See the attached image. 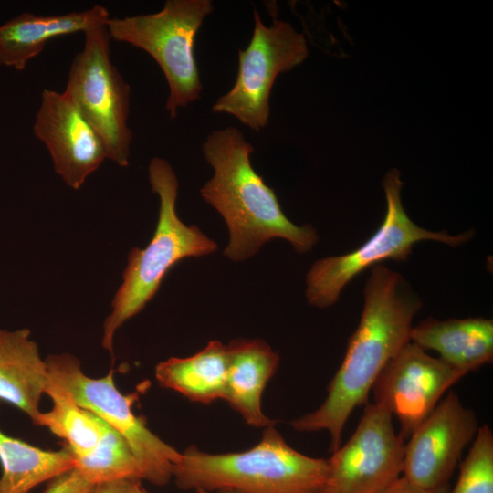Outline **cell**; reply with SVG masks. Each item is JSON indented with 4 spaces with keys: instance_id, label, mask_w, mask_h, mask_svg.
Masks as SVG:
<instances>
[{
    "instance_id": "obj_1",
    "label": "cell",
    "mask_w": 493,
    "mask_h": 493,
    "mask_svg": "<svg viewBox=\"0 0 493 493\" xmlns=\"http://www.w3.org/2000/svg\"><path fill=\"white\" fill-rule=\"evenodd\" d=\"M363 309L350 337L344 359L327 388V397L315 411L291 422L299 432L326 430L332 453L353 410L368 403L382 371L411 341L414 317L422 307L404 277L383 265L371 268L363 289Z\"/></svg>"
},
{
    "instance_id": "obj_2",
    "label": "cell",
    "mask_w": 493,
    "mask_h": 493,
    "mask_svg": "<svg viewBox=\"0 0 493 493\" xmlns=\"http://www.w3.org/2000/svg\"><path fill=\"white\" fill-rule=\"evenodd\" d=\"M253 152L243 132L232 126L213 131L202 144L214 174L200 194L227 226L229 242L224 255L243 261L274 238L287 240L299 254L309 252L319 240L316 229L309 224L297 226L287 217L274 190L253 168Z\"/></svg>"
},
{
    "instance_id": "obj_3",
    "label": "cell",
    "mask_w": 493,
    "mask_h": 493,
    "mask_svg": "<svg viewBox=\"0 0 493 493\" xmlns=\"http://www.w3.org/2000/svg\"><path fill=\"white\" fill-rule=\"evenodd\" d=\"M328 472V459L295 450L275 425L266 427L261 440L248 450L209 454L191 446L173 467L179 488L210 492L320 493Z\"/></svg>"
},
{
    "instance_id": "obj_4",
    "label": "cell",
    "mask_w": 493,
    "mask_h": 493,
    "mask_svg": "<svg viewBox=\"0 0 493 493\" xmlns=\"http://www.w3.org/2000/svg\"><path fill=\"white\" fill-rule=\"evenodd\" d=\"M148 175L151 188L160 201L158 222L150 243L129 252L122 283L113 297L111 312L105 319L102 346L111 354L116 330L154 297L167 272L185 257L209 255L217 248V244L197 226H187L179 218V183L169 162L153 157Z\"/></svg>"
},
{
    "instance_id": "obj_5",
    "label": "cell",
    "mask_w": 493,
    "mask_h": 493,
    "mask_svg": "<svg viewBox=\"0 0 493 493\" xmlns=\"http://www.w3.org/2000/svg\"><path fill=\"white\" fill-rule=\"evenodd\" d=\"M213 11L210 0H167L158 12L108 21L111 39L142 49L161 68L169 87L165 109L171 119L200 99L195 39Z\"/></svg>"
},
{
    "instance_id": "obj_6",
    "label": "cell",
    "mask_w": 493,
    "mask_h": 493,
    "mask_svg": "<svg viewBox=\"0 0 493 493\" xmlns=\"http://www.w3.org/2000/svg\"><path fill=\"white\" fill-rule=\"evenodd\" d=\"M402 186L400 172L388 171L383 180L386 212L376 232L351 252L313 263L306 275L305 295L310 305L318 308L333 305L357 275L387 259L406 261L417 242L431 240L457 246L473 237V231L451 236L446 231L434 232L417 226L403 206Z\"/></svg>"
},
{
    "instance_id": "obj_7",
    "label": "cell",
    "mask_w": 493,
    "mask_h": 493,
    "mask_svg": "<svg viewBox=\"0 0 493 493\" xmlns=\"http://www.w3.org/2000/svg\"><path fill=\"white\" fill-rule=\"evenodd\" d=\"M107 24L84 33L83 48L72 60L64 92L99 134L107 159L126 167L132 140L131 88L111 62Z\"/></svg>"
},
{
    "instance_id": "obj_8",
    "label": "cell",
    "mask_w": 493,
    "mask_h": 493,
    "mask_svg": "<svg viewBox=\"0 0 493 493\" xmlns=\"http://www.w3.org/2000/svg\"><path fill=\"white\" fill-rule=\"evenodd\" d=\"M47 374L60 383L75 403L105 421L126 441L140 468L142 479L163 486L173 477V467L181 453L164 443L132 412L133 395L116 387L114 371L101 378L83 373L79 360L70 354L49 355Z\"/></svg>"
},
{
    "instance_id": "obj_9",
    "label": "cell",
    "mask_w": 493,
    "mask_h": 493,
    "mask_svg": "<svg viewBox=\"0 0 493 493\" xmlns=\"http://www.w3.org/2000/svg\"><path fill=\"white\" fill-rule=\"evenodd\" d=\"M246 48L238 49V70L234 86L212 106L215 113L235 117L259 132L270 119V93L281 73L300 65L309 56L307 40L288 22L273 17L266 26L257 9Z\"/></svg>"
},
{
    "instance_id": "obj_10",
    "label": "cell",
    "mask_w": 493,
    "mask_h": 493,
    "mask_svg": "<svg viewBox=\"0 0 493 493\" xmlns=\"http://www.w3.org/2000/svg\"><path fill=\"white\" fill-rule=\"evenodd\" d=\"M404 446L395 433L393 415L367 403L351 438L328 459L320 493H379L402 476Z\"/></svg>"
},
{
    "instance_id": "obj_11",
    "label": "cell",
    "mask_w": 493,
    "mask_h": 493,
    "mask_svg": "<svg viewBox=\"0 0 493 493\" xmlns=\"http://www.w3.org/2000/svg\"><path fill=\"white\" fill-rule=\"evenodd\" d=\"M466 373L408 342L382 371L372 391L374 404L394 415L404 440Z\"/></svg>"
},
{
    "instance_id": "obj_12",
    "label": "cell",
    "mask_w": 493,
    "mask_h": 493,
    "mask_svg": "<svg viewBox=\"0 0 493 493\" xmlns=\"http://www.w3.org/2000/svg\"><path fill=\"white\" fill-rule=\"evenodd\" d=\"M478 428L474 411L450 392L410 435L402 475L426 489L449 484L463 450Z\"/></svg>"
},
{
    "instance_id": "obj_13",
    "label": "cell",
    "mask_w": 493,
    "mask_h": 493,
    "mask_svg": "<svg viewBox=\"0 0 493 493\" xmlns=\"http://www.w3.org/2000/svg\"><path fill=\"white\" fill-rule=\"evenodd\" d=\"M33 132L49 152L55 173L74 190L107 159L99 134L64 91H42Z\"/></svg>"
},
{
    "instance_id": "obj_14",
    "label": "cell",
    "mask_w": 493,
    "mask_h": 493,
    "mask_svg": "<svg viewBox=\"0 0 493 493\" xmlns=\"http://www.w3.org/2000/svg\"><path fill=\"white\" fill-rule=\"evenodd\" d=\"M110 18L108 9L100 5L58 16L24 12L0 26V66L24 70L52 38L85 33Z\"/></svg>"
},
{
    "instance_id": "obj_15",
    "label": "cell",
    "mask_w": 493,
    "mask_h": 493,
    "mask_svg": "<svg viewBox=\"0 0 493 493\" xmlns=\"http://www.w3.org/2000/svg\"><path fill=\"white\" fill-rule=\"evenodd\" d=\"M229 363L224 399L255 427L276 425L262 411L264 389L276 373L278 353L262 340L237 339L228 345Z\"/></svg>"
},
{
    "instance_id": "obj_16",
    "label": "cell",
    "mask_w": 493,
    "mask_h": 493,
    "mask_svg": "<svg viewBox=\"0 0 493 493\" xmlns=\"http://www.w3.org/2000/svg\"><path fill=\"white\" fill-rule=\"evenodd\" d=\"M411 341L433 350L450 366L465 372L493 360V320L485 318H427L412 328Z\"/></svg>"
},
{
    "instance_id": "obj_17",
    "label": "cell",
    "mask_w": 493,
    "mask_h": 493,
    "mask_svg": "<svg viewBox=\"0 0 493 493\" xmlns=\"http://www.w3.org/2000/svg\"><path fill=\"white\" fill-rule=\"evenodd\" d=\"M27 329H0V401L26 414L36 424L48 380L45 360Z\"/></svg>"
},
{
    "instance_id": "obj_18",
    "label": "cell",
    "mask_w": 493,
    "mask_h": 493,
    "mask_svg": "<svg viewBox=\"0 0 493 493\" xmlns=\"http://www.w3.org/2000/svg\"><path fill=\"white\" fill-rule=\"evenodd\" d=\"M228 363L227 345L212 341L190 357H172L158 363L155 377L161 386L193 402L210 404L225 397Z\"/></svg>"
},
{
    "instance_id": "obj_19",
    "label": "cell",
    "mask_w": 493,
    "mask_h": 493,
    "mask_svg": "<svg viewBox=\"0 0 493 493\" xmlns=\"http://www.w3.org/2000/svg\"><path fill=\"white\" fill-rule=\"evenodd\" d=\"M0 493H28L45 481L75 467L67 446L47 451L31 446L0 430Z\"/></svg>"
},
{
    "instance_id": "obj_20",
    "label": "cell",
    "mask_w": 493,
    "mask_h": 493,
    "mask_svg": "<svg viewBox=\"0 0 493 493\" xmlns=\"http://www.w3.org/2000/svg\"><path fill=\"white\" fill-rule=\"evenodd\" d=\"M45 393L51 398L53 406L40 413L35 425L47 427L64 439L73 457L92 450L110 430L105 421L78 405L70 393L49 376Z\"/></svg>"
},
{
    "instance_id": "obj_21",
    "label": "cell",
    "mask_w": 493,
    "mask_h": 493,
    "mask_svg": "<svg viewBox=\"0 0 493 493\" xmlns=\"http://www.w3.org/2000/svg\"><path fill=\"white\" fill-rule=\"evenodd\" d=\"M74 460V468L94 486L120 479L142 480L131 448L111 426L92 450Z\"/></svg>"
},
{
    "instance_id": "obj_22",
    "label": "cell",
    "mask_w": 493,
    "mask_h": 493,
    "mask_svg": "<svg viewBox=\"0 0 493 493\" xmlns=\"http://www.w3.org/2000/svg\"><path fill=\"white\" fill-rule=\"evenodd\" d=\"M448 493H493V434L488 425L478 428L460 465L457 481Z\"/></svg>"
},
{
    "instance_id": "obj_23",
    "label": "cell",
    "mask_w": 493,
    "mask_h": 493,
    "mask_svg": "<svg viewBox=\"0 0 493 493\" xmlns=\"http://www.w3.org/2000/svg\"><path fill=\"white\" fill-rule=\"evenodd\" d=\"M94 488L73 468L49 480L44 493H92Z\"/></svg>"
},
{
    "instance_id": "obj_24",
    "label": "cell",
    "mask_w": 493,
    "mask_h": 493,
    "mask_svg": "<svg viewBox=\"0 0 493 493\" xmlns=\"http://www.w3.org/2000/svg\"><path fill=\"white\" fill-rule=\"evenodd\" d=\"M449 489V484L433 489L423 488L402 475L379 493H448Z\"/></svg>"
},
{
    "instance_id": "obj_25",
    "label": "cell",
    "mask_w": 493,
    "mask_h": 493,
    "mask_svg": "<svg viewBox=\"0 0 493 493\" xmlns=\"http://www.w3.org/2000/svg\"><path fill=\"white\" fill-rule=\"evenodd\" d=\"M138 479H120L96 485L92 493H137Z\"/></svg>"
},
{
    "instance_id": "obj_26",
    "label": "cell",
    "mask_w": 493,
    "mask_h": 493,
    "mask_svg": "<svg viewBox=\"0 0 493 493\" xmlns=\"http://www.w3.org/2000/svg\"><path fill=\"white\" fill-rule=\"evenodd\" d=\"M194 491H195V493H238V492H236L235 490H228V489L210 492V491H207V490H205V489H202V488H197Z\"/></svg>"
},
{
    "instance_id": "obj_27",
    "label": "cell",
    "mask_w": 493,
    "mask_h": 493,
    "mask_svg": "<svg viewBox=\"0 0 493 493\" xmlns=\"http://www.w3.org/2000/svg\"><path fill=\"white\" fill-rule=\"evenodd\" d=\"M137 493H149V492L142 486V484H140L137 488Z\"/></svg>"
}]
</instances>
